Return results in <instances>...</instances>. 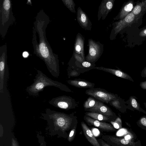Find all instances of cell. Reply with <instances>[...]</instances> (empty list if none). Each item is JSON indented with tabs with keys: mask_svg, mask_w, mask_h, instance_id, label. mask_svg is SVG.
I'll use <instances>...</instances> for the list:
<instances>
[{
	"mask_svg": "<svg viewBox=\"0 0 146 146\" xmlns=\"http://www.w3.org/2000/svg\"><path fill=\"white\" fill-rule=\"evenodd\" d=\"M129 142V141L128 139H123L121 140V143L124 145L127 144Z\"/></svg>",
	"mask_w": 146,
	"mask_h": 146,
	"instance_id": "83f0119b",
	"label": "cell"
},
{
	"mask_svg": "<svg viewBox=\"0 0 146 146\" xmlns=\"http://www.w3.org/2000/svg\"><path fill=\"white\" fill-rule=\"evenodd\" d=\"M125 133V131L123 129L120 130L118 132V135H121L124 134Z\"/></svg>",
	"mask_w": 146,
	"mask_h": 146,
	"instance_id": "4dcf8cb0",
	"label": "cell"
},
{
	"mask_svg": "<svg viewBox=\"0 0 146 146\" xmlns=\"http://www.w3.org/2000/svg\"><path fill=\"white\" fill-rule=\"evenodd\" d=\"M76 19L80 26L87 31H91L92 27V22L86 14L79 7L76 12Z\"/></svg>",
	"mask_w": 146,
	"mask_h": 146,
	"instance_id": "7c38bea8",
	"label": "cell"
},
{
	"mask_svg": "<svg viewBox=\"0 0 146 146\" xmlns=\"http://www.w3.org/2000/svg\"><path fill=\"white\" fill-rule=\"evenodd\" d=\"M85 110L88 111L96 112L106 115L113 116V115L112 111L109 107L97 101L95 105L92 108Z\"/></svg>",
	"mask_w": 146,
	"mask_h": 146,
	"instance_id": "5bb4252c",
	"label": "cell"
},
{
	"mask_svg": "<svg viewBox=\"0 0 146 146\" xmlns=\"http://www.w3.org/2000/svg\"><path fill=\"white\" fill-rule=\"evenodd\" d=\"M41 115L42 118L47 122L48 134L51 136L67 138L68 135L67 132L78 123L77 117L73 113L68 114L46 108Z\"/></svg>",
	"mask_w": 146,
	"mask_h": 146,
	"instance_id": "7a4b0ae2",
	"label": "cell"
},
{
	"mask_svg": "<svg viewBox=\"0 0 146 146\" xmlns=\"http://www.w3.org/2000/svg\"><path fill=\"white\" fill-rule=\"evenodd\" d=\"M84 119L88 125L95 126L103 131L109 132L114 130V127L110 123L95 119L86 115Z\"/></svg>",
	"mask_w": 146,
	"mask_h": 146,
	"instance_id": "4fadbf2b",
	"label": "cell"
},
{
	"mask_svg": "<svg viewBox=\"0 0 146 146\" xmlns=\"http://www.w3.org/2000/svg\"><path fill=\"white\" fill-rule=\"evenodd\" d=\"M0 34L5 38L9 26L14 21L11 0H0Z\"/></svg>",
	"mask_w": 146,
	"mask_h": 146,
	"instance_id": "277c9868",
	"label": "cell"
},
{
	"mask_svg": "<svg viewBox=\"0 0 146 146\" xmlns=\"http://www.w3.org/2000/svg\"><path fill=\"white\" fill-rule=\"evenodd\" d=\"M133 4L132 1H130L122 7L118 15L113 19L114 20H121L131 13L133 9Z\"/></svg>",
	"mask_w": 146,
	"mask_h": 146,
	"instance_id": "ac0fdd59",
	"label": "cell"
},
{
	"mask_svg": "<svg viewBox=\"0 0 146 146\" xmlns=\"http://www.w3.org/2000/svg\"><path fill=\"white\" fill-rule=\"evenodd\" d=\"M85 114L92 118L99 121H107L110 122L112 119L113 116L106 115L96 112L88 111L86 112Z\"/></svg>",
	"mask_w": 146,
	"mask_h": 146,
	"instance_id": "ffe728a7",
	"label": "cell"
},
{
	"mask_svg": "<svg viewBox=\"0 0 146 146\" xmlns=\"http://www.w3.org/2000/svg\"><path fill=\"white\" fill-rule=\"evenodd\" d=\"M132 106L134 108H136L137 107V103L135 99H133L131 102Z\"/></svg>",
	"mask_w": 146,
	"mask_h": 146,
	"instance_id": "4316f807",
	"label": "cell"
},
{
	"mask_svg": "<svg viewBox=\"0 0 146 146\" xmlns=\"http://www.w3.org/2000/svg\"><path fill=\"white\" fill-rule=\"evenodd\" d=\"M37 74L33 80V82L26 88L27 92L30 95L38 96L39 93L42 91L45 87L50 86L57 87L66 92H72L66 85L51 79L39 70H37Z\"/></svg>",
	"mask_w": 146,
	"mask_h": 146,
	"instance_id": "3957f363",
	"label": "cell"
},
{
	"mask_svg": "<svg viewBox=\"0 0 146 146\" xmlns=\"http://www.w3.org/2000/svg\"><path fill=\"white\" fill-rule=\"evenodd\" d=\"M97 101L94 98L91 97H89L83 104V106L85 109L92 108L95 105Z\"/></svg>",
	"mask_w": 146,
	"mask_h": 146,
	"instance_id": "603a6c76",
	"label": "cell"
},
{
	"mask_svg": "<svg viewBox=\"0 0 146 146\" xmlns=\"http://www.w3.org/2000/svg\"><path fill=\"white\" fill-rule=\"evenodd\" d=\"M48 103L55 107L66 110L75 109L78 105L74 99L66 96L53 98L48 101Z\"/></svg>",
	"mask_w": 146,
	"mask_h": 146,
	"instance_id": "ba28073f",
	"label": "cell"
},
{
	"mask_svg": "<svg viewBox=\"0 0 146 146\" xmlns=\"http://www.w3.org/2000/svg\"><path fill=\"white\" fill-rule=\"evenodd\" d=\"M146 11V0H144L137 4L131 12L136 16H141V14Z\"/></svg>",
	"mask_w": 146,
	"mask_h": 146,
	"instance_id": "44dd1931",
	"label": "cell"
},
{
	"mask_svg": "<svg viewBox=\"0 0 146 146\" xmlns=\"http://www.w3.org/2000/svg\"><path fill=\"white\" fill-rule=\"evenodd\" d=\"M88 52L85 57V60L95 63L102 55L104 45L99 41H96L92 39L88 40Z\"/></svg>",
	"mask_w": 146,
	"mask_h": 146,
	"instance_id": "8992f818",
	"label": "cell"
},
{
	"mask_svg": "<svg viewBox=\"0 0 146 146\" xmlns=\"http://www.w3.org/2000/svg\"><path fill=\"white\" fill-rule=\"evenodd\" d=\"M65 5L72 13H76L75 4L73 0H62Z\"/></svg>",
	"mask_w": 146,
	"mask_h": 146,
	"instance_id": "7402d4cb",
	"label": "cell"
},
{
	"mask_svg": "<svg viewBox=\"0 0 146 146\" xmlns=\"http://www.w3.org/2000/svg\"><path fill=\"white\" fill-rule=\"evenodd\" d=\"M81 74L80 72L76 70L68 67L67 70V74L68 77H77L79 76Z\"/></svg>",
	"mask_w": 146,
	"mask_h": 146,
	"instance_id": "cb8c5ba5",
	"label": "cell"
},
{
	"mask_svg": "<svg viewBox=\"0 0 146 146\" xmlns=\"http://www.w3.org/2000/svg\"><path fill=\"white\" fill-rule=\"evenodd\" d=\"M94 69H96L103 71L121 78H130L129 76L128 75L118 70L102 66L95 67Z\"/></svg>",
	"mask_w": 146,
	"mask_h": 146,
	"instance_id": "d6986e66",
	"label": "cell"
},
{
	"mask_svg": "<svg viewBox=\"0 0 146 146\" xmlns=\"http://www.w3.org/2000/svg\"><path fill=\"white\" fill-rule=\"evenodd\" d=\"M139 18V16H136L131 12L122 19L114 23L110 37V40L114 39L117 34L123 29L132 24Z\"/></svg>",
	"mask_w": 146,
	"mask_h": 146,
	"instance_id": "52a82bcc",
	"label": "cell"
},
{
	"mask_svg": "<svg viewBox=\"0 0 146 146\" xmlns=\"http://www.w3.org/2000/svg\"><path fill=\"white\" fill-rule=\"evenodd\" d=\"M29 55V53L26 51L24 52L23 53V56L24 58L27 57Z\"/></svg>",
	"mask_w": 146,
	"mask_h": 146,
	"instance_id": "1f68e13d",
	"label": "cell"
},
{
	"mask_svg": "<svg viewBox=\"0 0 146 146\" xmlns=\"http://www.w3.org/2000/svg\"><path fill=\"white\" fill-rule=\"evenodd\" d=\"M67 82L70 85L78 88H90L95 86L94 83L80 78L68 80Z\"/></svg>",
	"mask_w": 146,
	"mask_h": 146,
	"instance_id": "e0dca14e",
	"label": "cell"
},
{
	"mask_svg": "<svg viewBox=\"0 0 146 146\" xmlns=\"http://www.w3.org/2000/svg\"><path fill=\"white\" fill-rule=\"evenodd\" d=\"M131 136L130 135H126L125 137V138L127 139H129L130 138Z\"/></svg>",
	"mask_w": 146,
	"mask_h": 146,
	"instance_id": "d6a6232c",
	"label": "cell"
},
{
	"mask_svg": "<svg viewBox=\"0 0 146 146\" xmlns=\"http://www.w3.org/2000/svg\"><path fill=\"white\" fill-rule=\"evenodd\" d=\"M139 35L141 36H146V29L141 31L140 32Z\"/></svg>",
	"mask_w": 146,
	"mask_h": 146,
	"instance_id": "f1b7e54d",
	"label": "cell"
},
{
	"mask_svg": "<svg viewBox=\"0 0 146 146\" xmlns=\"http://www.w3.org/2000/svg\"><path fill=\"white\" fill-rule=\"evenodd\" d=\"M77 125H75L70 130L67 137L69 142H71L74 139L76 133Z\"/></svg>",
	"mask_w": 146,
	"mask_h": 146,
	"instance_id": "d4e9b609",
	"label": "cell"
},
{
	"mask_svg": "<svg viewBox=\"0 0 146 146\" xmlns=\"http://www.w3.org/2000/svg\"><path fill=\"white\" fill-rule=\"evenodd\" d=\"M141 123L144 125L146 126V119L143 118L141 119Z\"/></svg>",
	"mask_w": 146,
	"mask_h": 146,
	"instance_id": "f546056e",
	"label": "cell"
},
{
	"mask_svg": "<svg viewBox=\"0 0 146 146\" xmlns=\"http://www.w3.org/2000/svg\"><path fill=\"white\" fill-rule=\"evenodd\" d=\"M115 0H102L98 8V20L105 19L113 9Z\"/></svg>",
	"mask_w": 146,
	"mask_h": 146,
	"instance_id": "8fae6325",
	"label": "cell"
},
{
	"mask_svg": "<svg viewBox=\"0 0 146 146\" xmlns=\"http://www.w3.org/2000/svg\"><path fill=\"white\" fill-rule=\"evenodd\" d=\"M46 25L37 24L33 31L32 39L34 54L45 63L47 68L54 77L59 75V60L57 54L53 52L46 36Z\"/></svg>",
	"mask_w": 146,
	"mask_h": 146,
	"instance_id": "6da1fadb",
	"label": "cell"
},
{
	"mask_svg": "<svg viewBox=\"0 0 146 146\" xmlns=\"http://www.w3.org/2000/svg\"><path fill=\"white\" fill-rule=\"evenodd\" d=\"M9 71L7 63V46L6 43L0 46V88L1 90L5 87L9 78Z\"/></svg>",
	"mask_w": 146,
	"mask_h": 146,
	"instance_id": "5b68a950",
	"label": "cell"
},
{
	"mask_svg": "<svg viewBox=\"0 0 146 146\" xmlns=\"http://www.w3.org/2000/svg\"><path fill=\"white\" fill-rule=\"evenodd\" d=\"M85 93L98 100L107 104L115 98V96L104 89L100 88H92L86 91Z\"/></svg>",
	"mask_w": 146,
	"mask_h": 146,
	"instance_id": "9c48e42d",
	"label": "cell"
},
{
	"mask_svg": "<svg viewBox=\"0 0 146 146\" xmlns=\"http://www.w3.org/2000/svg\"><path fill=\"white\" fill-rule=\"evenodd\" d=\"M84 38L80 33L76 35L74 44V53L79 55L85 60L84 53Z\"/></svg>",
	"mask_w": 146,
	"mask_h": 146,
	"instance_id": "9a60e30c",
	"label": "cell"
},
{
	"mask_svg": "<svg viewBox=\"0 0 146 146\" xmlns=\"http://www.w3.org/2000/svg\"><path fill=\"white\" fill-rule=\"evenodd\" d=\"M81 125L84 135L89 143L94 146H100L91 130L84 122H81Z\"/></svg>",
	"mask_w": 146,
	"mask_h": 146,
	"instance_id": "2e32d148",
	"label": "cell"
},
{
	"mask_svg": "<svg viewBox=\"0 0 146 146\" xmlns=\"http://www.w3.org/2000/svg\"><path fill=\"white\" fill-rule=\"evenodd\" d=\"M96 65L86 61L80 62L72 57L68 62V67L74 69L81 74L94 69Z\"/></svg>",
	"mask_w": 146,
	"mask_h": 146,
	"instance_id": "30bf717a",
	"label": "cell"
},
{
	"mask_svg": "<svg viewBox=\"0 0 146 146\" xmlns=\"http://www.w3.org/2000/svg\"><path fill=\"white\" fill-rule=\"evenodd\" d=\"M100 146H110V145L106 143L102 139H97Z\"/></svg>",
	"mask_w": 146,
	"mask_h": 146,
	"instance_id": "484cf974",
	"label": "cell"
}]
</instances>
